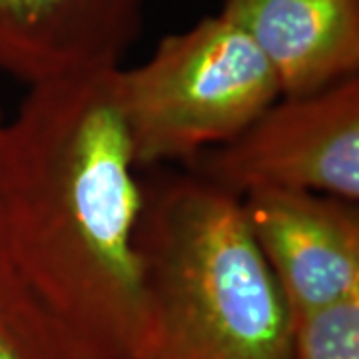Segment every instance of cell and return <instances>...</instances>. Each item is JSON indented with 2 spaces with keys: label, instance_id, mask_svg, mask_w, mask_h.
Wrapping results in <instances>:
<instances>
[{
  "label": "cell",
  "instance_id": "obj_10",
  "mask_svg": "<svg viewBox=\"0 0 359 359\" xmlns=\"http://www.w3.org/2000/svg\"><path fill=\"white\" fill-rule=\"evenodd\" d=\"M4 124L6 120L0 114V280L18 278L11 257L8 244V226H6V208H4V186H2V144H4Z\"/></svg>",
  "mask_w": 359,
  "mask_h": 359
},
{
  "label": "cell",
  "instance_id": "obj_7",
  "mask_svg": "<svg viewBox=\"0 0 359 359\" xmlns=\"http://www.w3.org/2000/svg\"><path fill=\"white\" fill-rule=\"evenodd\" d=\"M218 14L262 52L282 96L359 76V0H224Z\"/></svg>",
  "mask_w": 359,
  "mask_h": 359
},
{
  "label": "cell",
  "instance_id": "obj_5",
  "mask_svg": "<svg viewBox=\"0 0 359 359\" xmlns=\"http://www.w3.org/2000/svg\"><path fill=\"white\" fill-rule=\"evenodd\" d=\"M240 200L290 313L358 294V204L271 188Z\"/></svg>",
  "mask_w": 359,
  "mask_h": 359
},
{
  "label": "cell",
  "instance_id": "obj_8",
  "mask_svg": "<svg viewBox=\"0 0 359 359\" xmlns=\"http://www.w3.org/2000/svg\"><path fill=\"white\" fill-rule=\"evenodd\" d=\"M0 359H86L20 278L0 280Z\"/></svg>",
  "mask_w": 359,
  "mask_h": 359
},
{
  "label": "cell",
  "instance_id": "obj_6",
  "mask_svg": "<svg viewBox=\"0 0 359 359\" xmlns=\"http://www.w3.org/2000/svg\"><path fill=\"white\" fill-rule=\"evenodd\" d=\"M146 0H0V72L30 86L122 66Z\"/></svg>",
  "mask_w": 359,
  "mask_h": 359
},
{
  "label": "cell",
  "instance_id": "obj_1",
  "mask_svg": "<svg viewBox=\"0 0 359 359\" xmlns=\"http://www.w3.org/2000/svg\"><path fill=\"white\" fill-rule=\"evenodd\" d=\"M114 70L30 86L2 144L14 271L86 359H134L144 321L146 184Z\"/></svg>",
  "mask_w": 359,
  "mask_h": 359
},
{
  "label": "cell",
  "instance_id": "obj_3",
  "mask_svg": "<svg viewBox=\"0 0 359 359\" xmlns=\"http://www.w3.org/2000/svg\"><path fill=\"white\" fill-rule=\"evenodd\" d=\"M114 90L140 170L194 162L282 96L262 52L219 14L164 36L146 62L116 68Z\"/></svg>",
  "mask_w": 359,
  "mask_h": 359
},
{
  "label": "cell",
  "instance_id": "obj_2",
  "mask_svg": "<svg viewBox=\"0 0 359 359\" xmlns=\"http://www.w3.org/2000/svg\"><path fill=\"white\" fill-rule=\"evenodd\" d=\"M134 359H290V308L242 200L192 176L146 184Z\"/></svg>",
  "mask_w": 359,
  "mask_h": 359
},
{
  "label": "cell",
  "instance_id": "obj_4",
  "mask_svg": "<svg viewBox=\"0 0 359 359\" xmlns=\"http://www.w3.org/2000/svg\"><path fill=\"white\" fill-rule=\"evenodd\" d=\"M194 164V174L238 198L271 188L358 204L359 76L280 96L242 134Z\"/></svg>",
  "mask_w": 359,
  "mask_h": 359
},
{
  "label": "cell",
  "instance_id": "obj_9",
  "mask_svg": "<svg viewBox=\"0 0 359 359\" xmlns=\"http://www.w3.org/2000/svg\"><path fill=\"white\" fill-rule=\"evenodd\" d=\"M290 359H359V292L292 311Z\"/></svg>",
  "mask_w": 359,
  "mask_h": 359
}]
</instances>
